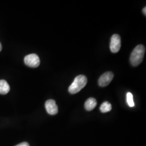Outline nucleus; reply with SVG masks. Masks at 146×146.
Instances as JSON below:
<instances>
[{"mask_svg":"<svg viewBox=\"0 0 146 146\" xmlns=\"http://www.w3.org/2000/svg\"><path fill=\"white\" fill-rule=\"evenodd\" d=\"M145 47L142 44L137 46L131 52L130 61L132 66L136 67L141 63L145 56Z\"/></svg>","mask_w":146,"mask_h":146,"instance_id":"obj_1","label":"nucleus"},{"mask_svg":"<svg viewBox=\"0 0 146 146\" xmlns=\"http://www.w3.org/2000/svg\"><path fill=\"white\" fill-rule=\"evenodd\" d=\"M87 78L84 75L77 76L70 84L68 88L69 92L72 94L78 93L81 89L84 88L87 83Z\"/></svg>","mask_w":146,"mask_h":146,"instance_id":"obj_2","label":"nucleus"},{"mask_svg":"<svg viewBox=\"0 0 146 146\" xmlns=\"http://www.w3.org/2000/svg\"><path fill=\"white\" fill-rule=\"evenodd\" d=\"M24 62L27 66L31 68H36L40 64V60L38 56L35 54H29L25 56Z\"/></svg>","mask_w":146,"mask_h":146,"instance_id":"obj_3","label":"nucleus"},{"mask_svg":"<svg viewBox=\"0 0 146 146\" xmlns=\"http://www.w3.org/2000/svg\"><path fill=\"white\" fill-rule=\"evenodd\" d=\"M121 46V37L118 34L113 35L110 39V49L111 52L113 53H116L119 52Z\"/></svg>","mask_w":146,"mask_h":146,"instance_id":"obj_4","label":"nucleus"},{"mask_svg":"<svg viewBox=\"0 0 146 146\" xmlns=\"http://www.w3.org/2000/svg\"><path fill=\"white\" fill-rule=\"evenodd\" d=\"M114 78V74L111 72H107L103 74L100 77L98 84L100 86L104 87L110 84Z\"/></svg>","mask_w":146,"mask_h":146,"instance_id":"obj_5","label":"nucleus"},{"mask_svg":"<svg viewBox=\"0 0 146 146\" xmlns=\"http://www.w3.org/2000/svg\"><path fill=\"white\" fill-rule=\"evenodd\" d=\"M45 108L47 113L51 115H56L58 113V107L54 100H47L45 104Z\"/></svg>","mask_w":146,"mask_h":146,"instance_id":"obj_6","label":"nucleus"},{"mask_svg":"<svg viewBox=\"0 0 146 146\" xmlns=\"http://www.w3.org/2000/svg\"><path fill=\"white\" fill-rule=\"evenodd\" d=\"M96 105L97 101L96 99L93 98H90L86 101L84 104V107L87 111H91L94 110Z\"/></svg>","mask_w":146,"mask_h":146,"instance_id":"obj_7","label":"nucleus"},{"mask_svg":"<svg viewBox=\"0 0 146 146\" xmlns=\"http://www.w3.org/2000/svg\"><path fill=\"white\" fill-rule=\"evenodd\" d=\"M10 91V86L4 80H0V94H7Z\"/></svg>","mask_w":146,"mask_h":146,"instance_id":"obj_8","label":"nucleus"},{"mask_svg":"<svg viewBox=\"0 0 146 146\" xmlns=\"http://www.w3.org/2000/svg\"><path fill=\"white\" fill-rule=\"evenodd\" d=\"M111 108H112L111 104L107 101H105L104 102H103L100 107V111L104 113L109 112L111 110Z\"/></svg>","mask_w":146,"mask_h":146,"instance_id":"obj_9","label":"nucleus"},{"mask_svg":"<svg viewBox=\"0 0 146 146\" xmlns=\"http://www.w3.org/2000/svg\"><path fill=\"white\" fill-rule=\"evenodd\" d=\"M126 101L127 102V104L131 107H133L135 106V104L133 100V96L132 94L128 92L127 93L126 95Z\"/></svg>","mask_w":146,"mask_h":146,"instance_id":"obj_10","label":"nucleus"},{"mask_svg":"<svg viewBox=\"0 0 146 146\" xmlns=\"http://www.w3.org/2000/svg\"><path fill=\"white\" fill-rule=\"evenodd\" d=\"M15 146H29V143H27L26 142H22V143H20V144H19V145H16Z\"/></svg>","mask_w":146,"mask_h":146,"instance_id":"obj_11","label":"nucleus"},{"mask_svg":"<svg viewBox=\"0 0 146 146\" xmlns=\"http://www.w3.org/2000/svg\"><path fill=\"white\" fill-rule=\"evenodd\" d=\"M143 14L146 15V7H145L143 9Z\"/></svg>","mask_w":146,"mask_h":146,"instance_id":"obj_12","label":"nucleus"},{"mask_svg":"<svg viewBox=\"0 0 146 146\" xmlns=\"http://www.w3.org/2000/svg\"><path fill=\"white\" fill-rule=\"evenodd\" d=\"M2 44H1V43L0 42V52L2 50Z\"/></svg>","mask_w":146,"mask_h":146,"instance_id":"obj_13","label":"nucleus"}]
</instances>
